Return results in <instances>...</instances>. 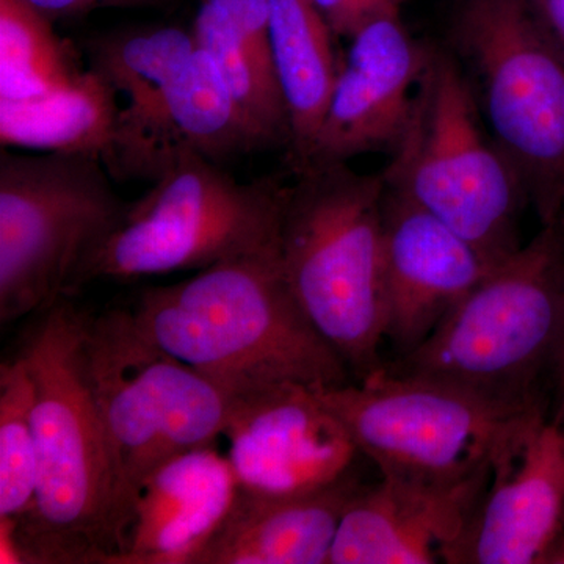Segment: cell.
<instances>
[{
    "label": "cell",
    "instance_id": "3",
    "mask_svg": "<svg viewBox=\"0 0 564 564\" xmlns=\"http://www.w3.org/2000/svg\"><path fill=\"white\" fill-rule=\"evenodd\" d=\"M564 362V267L555 226L494 267L389 372L455 386L552 419Z\"/></svg>",
    "mask_w": 564,
    "mask_h": 564
},
{
    "label": "cell",
    "instance_id": "1",
    "mask_svg": "<svg viewBox=\"0 0 564 564\" xmlns=\"http://www.w3.org/2000/svg\"><path fill=\"white\" fill-rule=\"evenodd\" d=\"M163 350L228 397L274 383H348L347 364L315 332L285 280L274 242L148 288L132 310Z\"/></svg>",
    "mask_w": 564,
    "mask_h": 564
},
{
    "label": "cell",
    "instance_id": "23",
    "mask_svg": "<svg viewBox=\"0 0 564 564\" xmlns=\"http://www.w3.org/2000/svg\"><path fill=\"white\" fill-rule=\"evenodd\" d=\"M196 46L210 55L223 82L270 143L289 144V118L276 77L225 11L203 2L192 28Z\"/></svg>",
    "mask_w": 564,
    "mask_h": 564
},
{
    "label": "cell",
    "instance_id": "22",
    "mask_svg": "<svg viewBox=\"0 0 564 564\" xmlns=\"http://www.w3.org/2000/svg\"><path fill=\"white\" fill-rule=\"evenodd\" d=\"M87 68L47 14L25 0H0V99L39 98L73 84Z\"/></svg>",
    "mask_w": 564,
    "mask_h": 564
},
{
    "label": "cell",
    "instance_id": "25",
    "mask_svg": "<svg viewBox=\"0 0 564 564\" xmlns=\"http://www.w3.org/2000/svg\"><path fill=\"white\" fill-rule=\"evenodd\" d=\"M313 3L336 35L351 39L366 24L356 0H313Z\"/></svg>",
    "mask_w": 564,
    "mask_h": 564
},
{
    "label": "cell",
    "instance_id": "4",
    "mask_svg": "<svg viewBox=\"0 0 564 564\" xmlns=\"http://www.w3.org/2000/svg\"><path fill=\"white\" fill-rule=\"evenodd\" d=\"M295 174L281 204L285 280L315 332L366 380L384 367V176L347 163Z\"/></svg>",
    "mask_w": 564,
    "mask_h": 564
},
{
    "label": "cell",
    "instance_id": "5",
    "mask_svg": "<svg viewBox=\"0 0 564 564\" xmlns=\"http://www.w3.org/2000/svg\"><path fill=\"white\" fill-rule=\"evenodd\" d=\"M85 351L109 451L110 563L141 486L170 459L215 443L228 395L155 344L132 310L88 314Z\"/></svg>",
    "mask_w": 564,
    "mask_h": 564
},
{
    "label": "cell",
    "instance_id": "20",
    "mask_svg": "<svg viewBox=\"0 0 564 564\" xmlns=\"http://www.w3.org/2000/svg\"><path fill=\"white\" fill-rule=\"evenodd\" d=\"M120 102L101 74L88 66L73 84L24 99H0L3 148L79 152L104 159L117 131Z\"/></svg>",
    "mask_w": 564,
    "mask_h": 564
},
{
    "label": "cell",
    "instance_id": "11",
    "mask_svg": "<svg viewBox=\"0 0 564 564\" xmlns=\"http://www.w3.org/2000/svg\"><path fill=\"white\" fill-rule=\"evenodd\" d=\"M223 436L237 485L262 496L321 491L350 475L359 456L315 389L291 381L228 397Z\"/></svg>",
    "mask_w": 564,
    "mask_h": 564
},
{
    "label": "cell",
    "instance_id": "14",
    "mask_svg": "<svg viewBox=\"0 0 564 564\" xmlns=\"http://www.w3.org/2000/svg\"><path fill=\"white\" fill-rule=\"evenodd\" d=\"M269 144L234 99L210 55L196 46L151 109L118 122L104 165L113 176L155 181L182 152L220 163Z\"/></svg>",
    "mask_w": 564,
    "mask_h": 564
},
{
    "label": "cell",
    "instance_id": "17",
    "mask_svg": "<svg viewBox=\"0 0 564 564\" xmlns=\"http://www.w3.org/2000/svg\"><path fill=\"white\" fill-rule=\"evenodd\" d=\"M237 478L212 445L185 452L141 486L109 564H191L228 514Z\"/></svg>",
    "mask_w": 564,
    "mask_h": 564
},
{
    "label": "cell",
    "instance_id": "26",
    "mask_svg": "<svg viewBox=\"0 0 564 564\" xmlns=\"http://www.w3.org/2000/svg\"><path fill=\"white\" fill-rule=\"evenodd\" d=\"M33 7L43 11L51 20L58 18L77 17L88 11L99 9V7L117 6L115 0H25Z\"/></svg>",
    "mask_w": 564,
    "mask_h": 564
},
{
    "label": "cell",
    "instance_id": "10",
    "mask_svg": "<svg viewBox=\"0 0 564 564\" xmlns=\"http://www.w3.org/2000/svg\"><path fill=\"white\" fill-rule=\"evenodd\" d=\"M456 41L541 226L564 225V62L530 0H463Z\"/></svg>",
    "mask_w": 564,
    "mask_h": 564
},
{
    "label": "cell",
    "instance_id": "2",
    "mask_svg": "<svg viewBox=\"0 0 564 564\" xmlns=\"http://www.w3.org/2000/svg\"><path fill=\"white\" fill-rule=\"evenodd\" d=\"M88 314L61 296L18 351L35 391L40 478L33 513L0 516L2 564L109 563L110 462L85 351Z\"/></svg>",
    "mask_w": 564,
    "mask_h": 564
},
{
    "label": "cell",
    "instance_id": "30",
    "mask_svg": "<svg viewBox=\"0 0 564 564\" xmlns=\"http://www.w3.org/2000/svg\"><path fill=\"white\" fill-rule=\"evenodd\" d=\"M151 2V0H115L117 6H133V3Z\"/></svg>",
    "mask_w": 564,
    "mask_h": 564
},
{
    "label": "cell",
    "instance_id": "24",
    "mask_svg": "<svg viewBox=\"0 0 564 564\" xmlns=\"http://www.w3.org/2000/svg\"><path fill=\"white\" fill-rule=\"evenodd\" d=\"M35 391L20 355L0 366V516L25 518L35 511L40 459Z\"/></svg>",
    "mask_w": 564,
    "mask_h": 564
},
{
    "label": "cell",
    "instance_id": "28",
    "mask_svg": "<svg viewBox=\"0 0 564 564\" xmlns=\"http://www.w3.org/2000/svg\"><path fill=\"white\" fill-rule=\"evenodd\" d=\"M555 228L558 229L560 234H562V250H563V267H564V226H555ZM562 397H564V362H563V369H562V377H560L558 392H556L554 410H555L556 403L560 402V399H562Z\"/></svg>",
    "mask_w": 564,
    "mask_h": 564
},
{
    "label": "cell",
    "instance_id": "29",
    "mask_svg": "<svg viewBox=\"0 0 564 564\" xmlns=\"http://www.w3.org/2000/svg\"><path fill=\"white\" fill-rule=\"evenodd\" d=\"M551 421H554L556 425L560 426V430H562L564 436V397H562V399H560V402L556 403L554 414H552Z\"/></svg>",
    "mask_w": 564,
    "mask_h": 564
},
{
    "label": "cell",
    "instance_id": "16",
    "mask_svg": "<svg viewBox=\"0 0 564 564\" xmlns=\"http://www.w3.org/2000/svg\"><path fill=\"white\" fill-rule=\"evenodd\" d=\"M488 480L444 486L381 474L377 484L359 485L340 518L328 564L443 562Z\"/></svg>",
    "mask_w": 564,
    "mask_h": 564
},
{
    "label": "cell",
    "instance_id": "12",
    "mask_svg": "<svg viewBox=\"0 0 564 564\" xmlns=\"http://www.w3.org/2000/svg\"><path fill=\"white\" fill-rule=\"evenodd\" d=\"M430 58L432 52L408 35L399 14L367 21L351 36L328 110L295 173L399 150L413 124Z\"/></svg>",
    "mask_w": 564,
    "mask_h": 564
},
{
    "label": "cell",
    "instance_id": "8",
    "mask_svg": "<svg viewBox=\"0 0 564 564\" xmlns=\"http://www.w3.org/2000/svg\"><path fill=\"white\" fill-rule=\"evenodd\" d=\"M380 474L429 484H481L505 445L544 414L518 413L455 386L378 370L315 389ZM549 419V417H547Z\"/></svg>",
    "mask_w": 564,
    "mask_h": 564
},
{
    "label": "cell",
    "instance_id": "27",
    "mask_svg": "<svg viewBox=\"0 0 564 564\" xmlns=\"http://www.w3.org/2000/svg\"><path fill=\"white\" fill-rule=\"evenodd\" d=\"M356 2L367 22L373 18L395 17L399 14L403 0H356Z\"/></svg>",
    "mask_w": 564,
    "mask_h": 564
},
{
    "label": "cell",
    "instance_id": "15",
    "mask_svg": "<svg viewBox=\"0 0 564 564\" xmlns=\"http://www.w3.org/2000/svg\"><path fill=\"white\" fill-rule=\"evenodd\" d=\"M383 256L384 340L399 356L429 339L494 269L454 229L388 185Z\"/></svg>",
    "mask_w": 564,
    "mask_h": 564
},
{
    "label": "cell",
    "instance_id": "9",
    "mask_svg": "<svg viewBox=\"0 0 564 564\" xmlns=\"http://www.w3.org/2000/svg\"><path fill=\"white\" fill-rule=\"evenodd\" d=\"M101 159L79 152L0 155V321L41 313L68 295L77 270L128 203Z\"/></svg>",
    "mask_w": 564,
    "mask_h": 564
},
{
    "label": "cell",
    "instance_id": "21",
    "mask_svg": "<svg viewBox=\"0 0 564 564\" xmlns=\"http://www.w3.org/2000/svg\"><path fill=\"white\" fill-rule=\"evenodd\" d=\"M195 50L192 31L174 25L104 33L85 46L88 66L124 101L118 122L135 120L151 109Z\"/></svg>",
    "mask_w": 564,
    "mask_h": 564
},
{
    "label": "cell",
    "instance_id": "13",
    "mask_svg": "<svg viewBox=\"0 0 564 564\" xmlns=\"http://www.w3.org/2000/svg\"><path fill=\"white\" fill-rule=\"evenodd\" d=\"M564 524V436L551 419L516 434L497 458L451 564H544Z\"/></svg>",
    "mask_w": 564,
    "mask_h": 564
},
{
    "label": "cell",
    "instance_id": "7",
    "mask_svg": "<svg viewBox=\"0 0 564 564\" xmlns=\"http://www.w3.org/2000/svg\"><path fill=\"white\" fill-rule=\"evenodd\" d=\"M383 176L389 188L473 245L489 267L522 247L524 184L496 141L486 140L469 82L452 58L432 52L413 124Z\"/></svg>",
    "mask_w": 564,
    "mask_h": 564
},
{
    "label": "cell",
    "instance_id": "6",
    "mask_svg": "<svg viewBox=\"0 0 564 564\" xmlns=\"http://www.w3.org/2000/svg\"><path fill=\"white\" fill-rule=\"evenodd\" d=\"M284 185L239 182L195 152H182L147 195L128 203L113 231L77 270L68 295L88 282L204 270L280 236Z\"/></svg>",
    "mask_w": 564,
    "mask_h": 564
},
{
    "label": "cell",
    "instance_id": "18",
    "mask_svg": "<svg viewBox=\"0 0 564 564\" xmlns=\"http://www.w3.org/2000/svg\"><path fill=\"white\" fill-rule=\"evenodd\" d=\"M359 485L351 473L302 496L237 488L228 514L191 564H328L340 518Z\"/></svg>",
    "mask_w": 564,
    "mask_h": 564
},
{
    "label": "cell",
    "instance_id": "19",
    "mask_svg": "<svg viewBox=\"0 0 564 564\" xmlns=\"http://www.w3.org/2000/svg\"><path fill=\"white\" fill-rule=\"evenodd\" d=\"M332 35L313 0H270V54L288 110L293 172L313 148L339 73Z\"/></svg>",
    "mask_w": 564,
    "mask_h": 564
}]
</instances>
